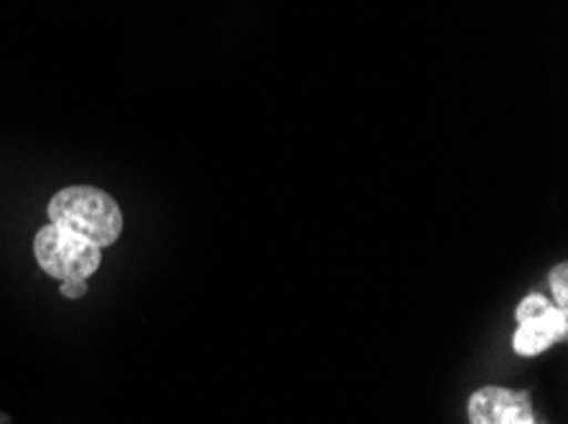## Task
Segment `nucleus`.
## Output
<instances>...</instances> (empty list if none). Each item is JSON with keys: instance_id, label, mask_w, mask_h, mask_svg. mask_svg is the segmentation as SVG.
<instances>
[{"instance_id": "2", "label": "nucleus", "mask_w": 568, "mask_h": 424, "mask_svg": "<svg viewBox=\"0 0 568 424\" xmlns=\"http://www.w3.org/2000/svg\"><path fill=\"white\" fill-rule=\"evenodd\" d=\"M33 255L41 270L57 280H88L98 272L102 262V249L92 245L72 229L47 224L33 239Z\"/></svg>"}, {"instance_id": "1", "label": "nucleus", "mask_w": 568, "mask_h": 424, "mask_svg": "<svg viewBox=\"0 0 568 424\" xmlns=\"http://www.w3.org/2000/svg\"><path fill=\"white\" fill-rule=\"evenodd\" d=\"M49 221L72 229L92 245L105 249L123 234V211L110 194L92 186H69L51 196Z\"/></svg>"}, {"instance_id": "4", "label": "nucleus", "mask_w": 568, "mask_h": 424, "mask_svg": "<svg viewBox=\"0 0 568 424\" xmlns=\"http://www.w3.org/2000/svg\"><path fill=\"white\" fill-rule=\"evenodd\" d=\"M528 394L505 386H485L469 396L471 424H503L515 410L528 404Z\"/></svg>"}, {"instance_id": "8", "label": "nucleus", "mask_w": 568, "mask_h": 424, "mask_svg": "<svg viewBox=\"0 0 568 424\" xmlns=\"http://www.w3.org/2000/svg\"><path fill=\"white\" fill-rule=\"evenodd\" d=\"M88 292V280H64L62 282V296L69 300L82 298Z\"/></svg>"}, {"instance_id": "7", "label": "nucleus", "mask_w": 568, "mask_h": 424, "mask_svg": "<svg viewBox=\"0 0 568 424\" xmlns=\"http://www.w3.org/2000/svg\"><path fill=\"white\" fill-rule=\"evenodd\" d=\"M503 424H538V417H536V414H532V406L528 402V404H523L520 410H515Z\"/></svg>"}, {"instance_id": "5", "label": "nucleus", "mask_w": 568, "mask_h": 424, "mask_svg": "<svg viewBox=\"0 0 568 424\" xmlns=\"http://www.w3.org/2000/svg\"><path fill=\"white\" fill-rule=\"evenodd\" d=\"M548 308H550V302L544 296H538V292H530V296L518 306V316H515V318H518V323H525V320L544 316Z\"/></svg>"}, {"instance_id": "3", "label": "nucleus", "mask_w": 568, "mask_h": 424, "mask_svg": "<svg viewBox=\"0 0 568 424\" xmlns=\"http://www.w3.org/2000/svg\"><path fill=\"white\" fill-rule=\"evenodd\" d=\"M566 333H568L566 308L550 306L544 316L518 323L513 345L520 356H538V353L548 351L554 343L566 341Z\"/></svg>"}, {"instance_id": "6", "label": "nucleus", "mask_w": 568, "mask_h": 424, "mask_svg": "<svg viewBox=\"0 0 568 424\" xmlns=\"http://www.w3.org/2000/svg\"><path fill=\"white\" fill-rule=\"evenodd\" d=\"M550 288H554L556 308H566L568 302V265L566 262L550 270Z\"/></svg>"}]
</instances>
